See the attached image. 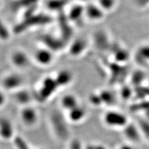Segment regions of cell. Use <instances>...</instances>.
Here are the masks:
<instances>
[{"label": "cell", "instance_id": "obj_8", "mask_svg": "<svg viewBox=\"0 0 149 149\" xmlns=\"http://www.w3.org/2000/svg\"><path fill=\"white\" fill-rule=\"evenodd\" d=\"M85 19L92 23H98L105 18L106 13L96 2H88L84 5Z\"/></svg>", "mask_w": 149, "mask_h": 149}, {"label": "cell", "instance_id": "obj_4", "mask_svg": "<svg viewBox=\"0 0 149 149\" xmlns=\"http://www.w3.org/2000/svg\"><path fill=\"white\" fill-rule=\"evenodd\" d=\"M103 122L106 126L113 128H124L129 123L128 117L117 110L110 109L104 113Z\"/></svg>", "mask_w": 149, "mask_h": 149}, {"label": "cell", "instance_id": "obj_14", "mask_svg": "<svg viewBox=\"0 0 149 149\" xmlns=\"http://www.w3.org/2000/svg\"><path fill=\"white\" fill-rule=\"evenodd\" d=\"M93 42L96 48L100 50H103L107 48H111L112 42H111L109 35L105 31H98L97 32L95 33L93 37Z\"/></svg>", "mask_w": 149, "mask_h": 149}, {"label": "cell", "instance_id": "obj_1", "mask_svg": "<svg viewBox=\"0 0 149 149\" xmlns=\"http://www.w3.org/2000/svg\"><path fill=\"white\" fill-rule=\"evenodd\" d=\"M61 90L53 75L45 76L38 83L34 93L35 100L40 102H46Z\"/></svg>", "mask_w": 149, "mask_h": 149}, {"label": "cell", "instance_id": "obj_21", "mask_svg": "<svg viewBox=\"0 0 149 149\" xmlns=\"http://www.w3.org/2000/svg\"><path fill=\"white\" fill-rule=\"evenodd\" d=\"M146 79V75L144 72L140 71H135V72L133 74V77H131V81L132 84H135L137 86L140 85L141 82L145 81Z\"/></svg>", "mask_w": 149, "mask_h": 149}, {"label": "cell", "instance_id": "obj_12", "mask_svg": "<svg viewBox=\"0 0 149 149\" xmlns=\"http://www.w3.org/2000/svg\"><path fill=\"white\" fill-rule=\"evenodd\" d=\"M13 96L15 102L19 105H21L22 107L32 105L33 102L35 100L34 93L31 92L26 87L15 92L13 93Z\"/></svg>", "mask_w": 149, "mask_h": 149}, {"label": "cell", "instance_id": "obj_20", "mask_svg": "<svg viewBox=\"0 0 149 149\" xmlns=\"http://www.w3.org/2000/svg\"><path fill=\"white\" fill-rule=\"evenodd\" d=\"M100 97H101L102 103H105L107 104H113L115 102V96L112 91L107 90L99 91Z\"/></svg>", "mask_w": 149, "mask_h": 149}, {"label": "cell", "instance_id": "obj_18", "mask_svg": "<svg viewBox=\"0 0 149 149\" xmlns=\"http://www.w3.org/2000/svg\"><path fill=\"white\" fill-rule=\"evenodd\" d=\"M96 3L107 14L113 12L117 6V0H97Z\"/></svg>", "mask_w": 149, "mask_h": 149}, {"label": "cell", "instance_id": "obj_16", "mask_svg": "<svg viewBox=\"0 0 149 149\" xmlns=\"http://www.w3.org/2000/svg\"><path fill=\"white\" fill-rule=\"evenodd\" d=\"M86 110L80 104L77 107L67 113V119L71 122L78 123L84 120L86 117Z\"/></svg>", "mask_w": 149, "mask_h": 149}, {"label": "cell", "instance_id": "obj_3", "mask_svg": "<svg viewBox=\"0 0 149 149\" xmlns=\"http://www.w3.org/2000/svg\"><path fill=\"white\" fill-rule=\"evenodd\" d=\"M8 61L15 70L22 72L33 64L31 55L21 48L12 49L8 55Z\"/></svg>", "mask_w": 149, "mask_h": 149}, {"label": "cell", "instance_id": "obj_24", "mask_svg": "<svg viewBox=\"0 0 149 149\" xmlns=\"http://www.w3.org/2000/svg\"><path fill=\"white\" fill-rule=\"evenodd\" d=\"M6 103V92L0 86V108H1Z\"/></svg>", "mask_w": 149, "mask_h": 149}, {"label": "cell", "instance_id": "obj_25", "mask_svg": "<svg viewBox=\"0 0 149 149\" xmlns=\"http://www.w3.org/2000/svg\"><path fill=\"white\" fill-rule=\"evenodd\" d=\"M118 149H135L133 146H132L131 145H129V144H124V145H122L120 148Z\"/></svg>", "mask_w": 149, "mask_h": 149}, {"label": "cell", "instance_id": "obj_9", "mask_svg": "<svg viewBox=\"0 0 149 149\" xmlns=\"http://www.w3.org/2000/svg\"><path fill=\"white\" fill-rule=\"evenodd\" d=\"M66 17L70 23L76 25L81 24L83 20H86L84 5L76 3L75 4L71 6L67 13Z\"/></svg>", "mask_w": 149, "mask_h": 149}, {"label": "cell", "instance_id": "obj_23", "mask_svg": "<svg viewBox=\"0 0 149 149\" xmlns=\"http://www.w3.org/2000/svg\"><path fill=\"white\" fill-rule=\"evenodd\" d=\"M135 3L136 6L140 9L147 8L149 7V0H135Z\"/></svg>", "mask_w": 149, "mask_h": 149}, {"label": "cell", "instance_id": "obj_2", "mask_svg": "<svg viewBox=\"0 0 149 149\" xmlns=\"http://www.w3.org/2000/svg\"><path fill=\"white\" fill-rule=\"evenodd\" d=\"M25 83L26 79L22 72L15 70L3 74L0 80V86L5 92L14 93L26 87Z\"/></svg>", "mask_w": 149, "mask_h": 149}, {"label": "cell", "instance_id": "obj_19", "mask_svg": "<svg viewBox=\"0 0 149 149\" xmlns=\"http://www.w3.org/2000/svg\"><path fill=\"white\" fill-rule=\"evenodd\" d=\"M13 33L7 24L0 19V42H7L10 40L11 35Z\"/></svg>", "mask_w": 149, "mask_h": 149}, {"label": "cell", "instance_id": "obj_10", "mask_svg": "<svg viewBox=\"0 0 149 149\" xmlns=\"http://www.w3.org/2000/svg\"><path fill=\"white\" fill-rule=\"evenodd\" d=\"M60 89L68 87L73 83L74 79V73L68 68H61L53 74Z\"/></svg>", "mask_w": 149, "mask_h": 149}, {"label": "cell", "instance_id": "obj_13", "mask_svg": "<svg viewBox=\"0 0 149 149\" xmlns=\"http://www.w3.org/2000/svg\"><path fill=\"white\" fill-rule=\"evenodd\" d=\"M59 105L61 109L66 113L74 109L80 105L78 97L73 93H66L59 100Z\"/></svg>", "mask_w": 149, "mask_h": 149}, {"label": "cell", "instance_id": "obj_7", "mask_svg": "<svg viewBox=\"0 0 149 149\" xmlns=\"http://www.w3.org/2000/svg\"><path fill=\"white\" fill-rule=\"evenodd\" d=\"M19 119L26 127L33 128L39 122V112L33 105L23 107L19 111Z\"/></svg>", "mask_w": 149, "mask_h": 149}, {"label": "cell", "instance_id": "obj_11", "mask_svg": "<svg viewBox=\"0 0 149 149\" xmlns=\"http://www.w3.org/2000/svg\"><path fill=\"white\" fill-rule=\"evenodd\" d=\"M134 60L139 66L144 67L149 65V42L143 43L134 53Z\"/></svg>", "mask_w": 149, "mask_h": 149}, {"label": "cell", "instance_id": "obj_17", "mask_svg": "<svg viewBox=\"0 0 149 149\" xmlns=\"http://www.w3.org/2000/svg\"><path fill=\"white\" fill-rule=\"evenodd\" d=\"M124 129V135L129 140L135 142L139 141L141 137V132L138 126L132 124L129 122Z\"/></svg>", "mask_w": 149, "mask_h": 149}, {"label": "cell", "instance_id": "obj_22", "mask_svg": "<svg viewBox=\"0 0 149 149\" xmlns=\"http://www.w3.org/2000/svg\"><path fill=\"white\" fill-rule=\"evenodd\" d=\"M141 134L144 135L147 139H149V122L148 120H141L137 124Z\"/></svg>", "mask_w": 149, "mask_h": 149}, {"label": "cell", "instance_id": "obj_26", "mask_svg": "<svg viewBox=\"0 0 149 149\" xmlns=\"http://www.w3.org/2000/svg\"><path fill=\"white\" fill-rule=\"evenodd\" d=\"M0 6H1V1H0Z\"/></svg>", "mask_w": 149, "mask_h": 149}, {"label": "cell", "instance_id": "obj_6", "mask_svg": "<svg viewBox=\"0 0 149 149\" xmlns=\"http://www.w3.org/2000/svg\"><path fill=\"white\" fill-rule=\"evenodd\" d=\"M90 46V41L84 37H79L73 39L67 47V51L70 57L79 58L83 56L88 51Z\"/></svg>", "mask_w": 149, "mask_h": 149}, {"label": "cell", "instance_id": "obj_15", "mask_svg": "<svg viewBox=\"0 0 149 149\" xmlns=\"http://www.w3.org/2000/svg\"><path fill=\"white\" fill-rule=\"evenodd\" d=\"M14 133L13 123L6 117L0 118V137L4 140L10 139Z\"/></svg>", "mask_w": 149, "mask_h": 149}, {"label": "cell", "instance_id": "obj_5", "mask_svg": "<svg viewBox=\"0 0 149 149\" xmlns=\"http://www.w3.org/2000/svg\"><path fill=\"white\" fill-rule=\"evenodd\" d=\"M33 62L40 67H48L55 60V53L45 46L41 45L31 54Z\"/></svg>", "mask_w": 149, "mask_h": 149}]
</instances>
